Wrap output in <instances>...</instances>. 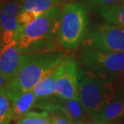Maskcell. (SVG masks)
Listing matches in <instances>:
<instances>
[{
    "mask_svg": "<svg viewBox=\"0 0 124 124\" xmlns=\"http://www.w3.org/2000/svg\"><path fill=\"white\" fill-rule=\"evenodd\" d=\"M64 60L61 52H40L23 54L20 67L16 77L1 89L8 94L11 103L22 93L32 90L54 69Z\"/></svg>",
    "mask_w": 124,
    "mask_h": 124,
    "instance_id": "cell-1",
    "label": "cell"
},
{
    "mask_svg": "<svg viewBox=\"0 0 124 124\" xmlns=\"http://www.w3.org/2000/svg\"><path fill=\"white\" fill-rule=\"evenodd\" d=\"M62 7H55L42 13L28 25L19 27L15 40L23 53L50 48L59 40V26Z\"/></svg>",
    "mask_w": 124,
    "mask_h": 124,
    "instance_id": "cell-2",
    "label": "cell"
},
{
    "mask_svg": "<svg viewBox=\"0 0 124 124\" xmlns=\"http://www.w3.org/2000/svg\"><path fill=\"white\" fill-rule=\"evenodd\" d=\"M115 96L113 84L105 74L79 70L78 100L86 115L94 118Z\"/></svg>",
    "mask_w": 124,
    "mask_h": 124,
    "instance_id": "cell-3",
    "label": "cell"
},
{
    "mask_svg": "<svg viewBox=\"0 0 124 124\" xmlns=\"http://www.w3.org/2000/svg\"><path fill=\"white\" fill-rule=\"evenodd\" d=\"M88 7L85 2H77L64 5L59 26V42L67 49H75L86 35Z\"/></svg>",
    "mask_w": 124,
    "mask_h": 124,
    "instance_id": "cell-4",
    "label": "cell"
},
{
    "mask_svg": "<svg viewBox=\"0 0 124 124\" xmlns=\"http://www.w3.org/2000/svg\"><path fill=\"white\" fill-rule=\"evenodd\" d=\"M83 46L101 52L124 53V28L111 23L98 24L85 35Z\"/></svg>",
    "mask_w": 124,
    "mask_h": 124,
    "instance_id": "cell-5",
    "label": "cell"
},
{
    "mask_svg": "<svg viewBox=\"0 0 124 124\" xmlns=\"http://www.w3.org/2000/svg\"><path fill=\"white\" fill-rule=\"evenodd\" d=\"M80 59L85 68L95 73H124V53L101 52L84 48Z\"/></svg>",
    "mask_w": 124,
    "mask_h": 124,
    "instance_id": "cell-6",
    "label": "cell"
},
{
    "mask_svg": "<svg viewBox=\"0 0 124 124\" xmlns=\"http://www.w3.org/2000/svg\"><path fill=\"white\" fill-rule=\"evenodd\" d=\"M37 101L35 106L48 111L51 115L64 116L73 123H80L85 113L78 99H64L55 95V98L51 96Z\"/></svg>",
    "mask_w": 124,
    "mask_h": 124,
    "instance_id": "cell-7",
    "label": "cell"
},
{
    "mask_svg": "<svg viewBox=\"0 0 124 124\" xmlns=\"http://www.w3.org/2000/svg\"><path fill=\"white\" fill-rule=\"evenodd\" d=\"M58 88L56 95L64 99H78L79 70L75 60L72 57L64 58L59 65Z\"/></svg>",
    "mask_w": 124,
    "mask_h": 124,
    "instance_id": "cell-8",
    "label": "cell"
},
{
    "mask_svg": "<svg viewBox=\"0 0 124 124\" xmlns=\"http://www.w3.org/2000/svg\"><path fill=\"white\" fill-rule=\"evenodd\" d=\"M23 55V53L19 49L16 40L2 47L0 55V76L3 78L6 83L11 81L18 73Z\"/></svg>",
    "mask_w": 124,
    "mask_h": 124,
    "instance_id": "cell-9",
    "label": "cell"
},
{
    "mask_svg": "<svg viewBox=\"0 0 124 124\" xmlns=\"http://www.w3.org/2000/svg\"><path fill=\"white\" fill-rule=\"evenodd\" d=\"M22 6L17 2H11L6 5L1 10V37L2 47L15 40L19 24L18 16Z\"/></svg>",
    "mask_w": 124,
    "mask_h": 124,
    "instance_id": "cell-10",
    "label": "cell"
},
{
    "mask_svg": "<svg viewBox=\"0 0 124 124\" xmlns=\"http://www.w3.org/2000/svg\"><path fill=\"white\" fill-rule=\"evenodd\" d=\"M59 66L42 78L33 90L37 100L56 95L58 88Z\"/></svg>",
    "mask_w": 124,
    "mask_h": 124,
    "instance_id": "cell-11",
    "label": "cell"
},
{
    "mask_svg": "<svg viewBox=\"0 0 124 124\" xmlns=\"http://www.w3.org/2000/svg\"><path fill=\"white\" fill-rule=\"evenodd\" d=\"M124 118V95L120 94L100 110L93 118H99L105 121L117 122Z\"/></svg>",
    "mask_w": 124,
    "mask_h": 124,
    "instance_id": "cell-12",
    "label": "cell"
},
{
    "mask_svg": "<svg viewBox=\"0 0 124 124\" xmlns=\"http://www.w3.org/2000/svg\"><path fill=\"white\" fill-rule=\"evenodd\" d=\"M37 101L36 96L33 90H29L19 95L11 103L12 120L18 121L23 117Z\"/></svg>",
    "mask_w": 124,
    "mask_h": 124,
    "instance_id": "cell-13",
    "label": "cell"
},
{
    "mask_svg": "<svg viewBox=\"0 0 124 124\" xmlns=\"http://www.w3.org/2000/svg\"><path fill=\"white\" fill-rule=\"evenodd\" d=\"M98 11L100 16L109 23L124 28V2L98 7Z\"/></svg>",
    "mask_w": 124,
    "mask_h": 124,
    "instance_id": "cell-14",
    "label": "cell"
},
{
    "mask_svg": "<svg viewBox=\"0 0 124 124\" xmlns=\"http://www.w3.org/2000/svg\"><path fill=\"white\" fill-rule=\"evenodd\" d=\"M53 117L46 110H30L16 124H53Z\"/></svg>",
    "mask_w": 124,
    "mask_h": 124,
    "instance_id": "cell-15",
    "label": "cell"
},
{
    "mask_svg": "<svg viewBox=\"0 0 124 124\" xmlns=\"http://www.w3.org/2000/svg\"><path fill=\"white\" fill-rule=\"evenodd\" d=\"M62 0H24L21 10H30L44 13V11L56 7Z\"/></svg>",
    "mask_w": 124,
    "mask_h": 124,
    "instance_id": "cell-16",
    "label": "cell"
},
{
    "mask_svg": "<svg viewBox=\"0 0 124 124\" xmlns=\"http://www.w3.org/2000/svg\"><path fill=\"white\" fill-rule=\"evenodd\" d=\"M11 101L8 94L3 89L0 92V121L11 119L12 120Z\"/></svg>",
    "mask_w": 124,
    "mask_h": 124,
    "instance_id": "cell-17",
    "label": "cell"
},
{
    "mask_svg": "<svg viewBox=\"0 0 124 124\" xmlns=\"http://www.w3.org/2000/svg\"><path fill=\"white\" fill-rule=\"evenodd\" d=\"M42 13L30 10H21L18 16V23L20 27L28 25L35 21Z\"/></svg>",
    "mask_w": 124,
    "mask_h": 124,
    "instance_id": "cell-18",
    "label": "cell"
},
{
    "mask_svg": "<svg viewBox=\"0 0 124 124\" xmlns=\"http://www.w3.org/2000/svg\"><path fill=\"white\" fill-rule=\"evenodd\" d=\"M89 2L92 4L98 5V7H103L122 3V2H124V0H89Z\"/></svg>",
    "mask_w": 124,
    "mask_h": 124,
    "instance_id": "cell-19",
    "label": "cell"
},
{
    "mask_svg": "<svg viewBox=\"0 0 124 124\" xmlns=\"http://www.w3.org/2000/svg\"><path fill=\"white\" fill-rule=\"evenodd\" d=\"M53 117V124H74L71 120L68 118L62 115H52Z\"/></svg>",
    "mask_w": 124,
    "mask_h": 124,
    "instance_id": "cell-20",
    "label": "cell"
},
{
    "mask_svg": "<svg viewBox=\"0 0 124 124\" xmlns=\"http://www.w3.org/2000/svg\"><path fill=\"white\" fill-rule=\"evenodd\" d=\"M91 124H118L116 122H110V121H105L99 118H93V121Z\"/></svg>",
    "mask_w": 124,
    "mask_h": 124,
    "instance_id": "cell-21",
    "label": "cell"
},
{
    "mask_svg": "<svg viewBox=\"0 0 124 124\" xmlns=\"http://www.w3.org/2000/svg\"><path fill=\"white\" fill-rule=\"evenodd\" d=\"M11 119H6V120H2L0 121V124H10L11 123Z\"/></svg>",
    "mask_w": 124,
    "mask_h": 124,
    "instance_id": "cell-22",
    "label": "cell"
},
{
    "mask_svg": "<svg viewBox=\"0 0 124 124\" xmlns=\"http://www.w3.org/2000/svg\"><path fill=\"white\" fill-rule=\"evenodd\" d=\"M75 124H84V123H75Z\"/></svg>",
    "mask_w": 124,
    "mask_h": 124,
    "instance_id": "cell-23",
    "label": "cell"
}]
</instances>
